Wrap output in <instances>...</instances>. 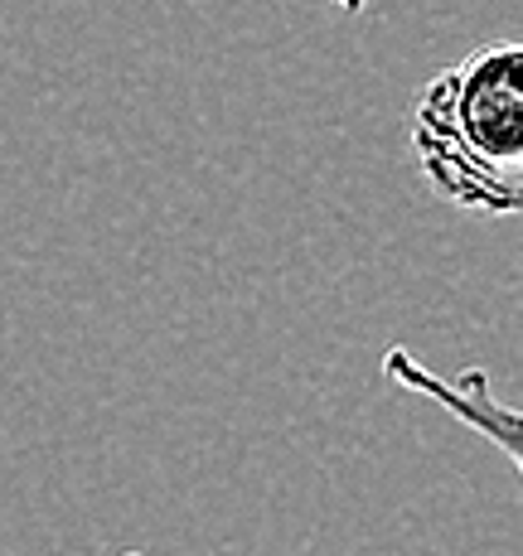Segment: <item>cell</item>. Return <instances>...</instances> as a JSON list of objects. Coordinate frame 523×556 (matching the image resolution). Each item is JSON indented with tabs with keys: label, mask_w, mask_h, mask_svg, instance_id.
Listing matches in <instances>:
<instances>
[{
	"label": "cell",
	"mask_w": 523,
	"mask_h": 556,
	"mask_svg": "<svg viewBox=\"0 0 523 556\" xmlns=\"http://www.w3.org/2000/svg\"><path fill=\"white\" fill-rule=\"evenodd\" d=\"M329 5H339V10H364L369 0H329Z\"/></svg>",
	"instance_id": "3957f363"
},
{
	"label": "cell",
	"mask_w": 523,
	"mask_h": 556,
	"mask_svg": "<svg viewBox=\"0 0 523 556\" xmlns=\"http://www.w3.org/2000/svg\"><path fill=\"white\" fill-rule=\"evenodd\" d=\"M383 372H388L393 388H412V392H422V397H432L436 406H446L456 421H465L471 431H480L509 465L519 469V412L489 392L485 368H465L456 382H441L436 372H426L408 349H393V354L383 358Z\"/></svg>",
	"instance_id": "7a4b0ae2"
},
{
	"label": "cell",
	"mask_w": 523,
	"mask_h": 556,
	"mask_svg": "<svg viewBox=\"0 0 523 556\" xmlns=\"http://www.w3.org/2000/svg\"><path fill=\"white\" fill-rule=\"evenodd\" d=\"M412 155L451 208L514 218L523 208V49L485 45L436 73L412 112Z\"/></svg>",
	"instance_id": "6da1fadb"
}]
</instances>
